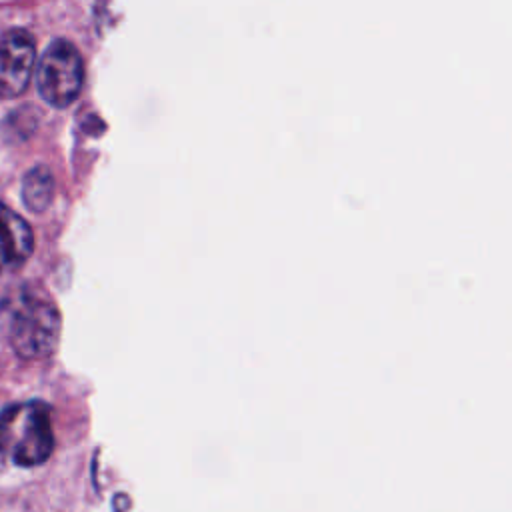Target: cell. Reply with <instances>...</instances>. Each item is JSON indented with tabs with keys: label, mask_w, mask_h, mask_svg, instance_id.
<instances>
[{
	"label": "cell",
	"mask_w": 512,
	"mask_h": 512,
	"mask_svg": "<svg viewBox=\"0 0 512 512\" xmlns=\"http://www.w3.org/2000/svg\"><path fill=\"white\" fill-rule=\"evenodd\" d=\"M0 320L8 342L20 358H46L58 340L60 314L56 304L36 286H20L0 304Z\"/></svg>",
	"instance_id": "6da1fadb"
},
{
	"label": "cell",
	"mask_w": 512,
	"mask_h": 512,
	"mask_svg": "<svg viewBox=\"0 0 512 512\" xmlns=\"http://www.w3.org/2000/svg\"><path fill=\"white\" fill-rule=\"evenodd\" d=\"M54 450L52 418L38 400L12 404L0 412V454L18 466H38Z\"/></svg>",
	"instance_id": "7a4b0ae2"
},
{
	"label": "cell",
	"mask_w": 512,
	"mask_h": 512,
	"mask_svg": "<svg viewBox=\"0 0 512 512\" xmlns=\"http://www.w3.org/2000/svg\"><path fill=\"white\" fill-rule=\"evenodd\" d=\"M84 84V62L76 46L68 40H54L44 50L36 70L40 96L54 108L72 104Z\"/></svg>",
	"instance_id": "3957f363"
},
{
	"label": "cell",
	"mask_w": 512,
	"mask_h": 512,
	"mask_svg": "<svg viewBox=\"0 0 512 512\" xmlns=\"http://www.w3.org/2000/svg\"><path fill=\"white\" fill-rule=\"evenodd\" d=\"M36 44L28 30L10 28L0 34V98L20 96L30 82Z\"/></svg>",
	"instance_id": "277c9868"
},
{
	"label": "cell",
	"mask_w": 512,
	"mask_h": 512,
	"mask_svg": "<svg viewBox=\"0 0 512 512\" xmlns=\"http://www.w3.org/2000/svg\"><path fill=\"white\" fill-rule=\"evenodd\" d=\"M34 248V236L24 218L0 202V270L20 268Z\"/></svg>",
	"instance_id": "5b68a950"
},
{
	"label": "cell",
	"mask_w": 512,
	"mask_h": 512,
	"mask_svg": "<svg viewBox=\"0 0 512 512\" xmlns=\"http://www.w3.org/2000/svg\"><path fill=\"white\" fill-rule=\"evenodd\" d=\"M54 196V178L46 166H36L26 172L22 182V198L24 204L32 212H42Z\"/></svg>",
	"instance_id": "8992f818"
}]
</instances>
